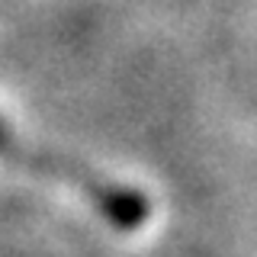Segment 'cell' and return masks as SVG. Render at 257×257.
Returning <instances> with one entry per match:
<instances>
[{
	"label": "cell",
	"instance_id": "6da1fadb",
	"mask_svg": "<svg viewBox=\"0 0 257 257\" xmlns=\"http://www.w3.org/2000/svg\"><path fill=\"white\" fill-rule=\"evenodd\" d=\"M0 158L10 161L16 167H29L36 174H48L58 180L71 183L74 190H80L90 203L100 209V215L106 222H112L119 231H135L148 222L151 206L139 190L112 183L109 177L96 174L93 167L80 164L74 158H64L52 148H42L36 142H26L23 135L13 132V125L7 119H0Z\"/></svg>",
	"mask_w": 257,
	"mask_h": 257
}]
</instances>
